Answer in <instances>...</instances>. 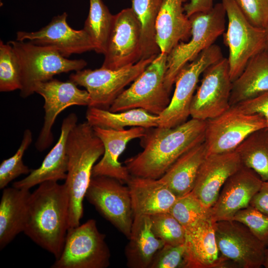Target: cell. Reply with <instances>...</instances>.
Segmentation results:
<instances>
[{
	"label": "cell",
	"instance_id": "obj_1",
	"mask_svg": "<svg viewBox=\"0 0 268 268\" xmlns=\"http://www.w3.org/2000/svg\"><path fill=\"white\" fill-rule=\"evenodd\" d=\"M206 121L192 118L173 128L146 129L143 150L125 163L132 176L158 179L182 154L204 141Z\"/></svg>",
	"mask_w": 268,
	"mask_h": 268
},
{
	"label": "cell",
	"instance_id": "obj_2",
	"mask_svg": "<svg viewBox=\"0 0 268 268\" xmlns=\"http://www.w3.org/2000/svg\"><path fill=\"white\" fill-rule=\"evenodd\" d=\"M68 218V197L65 184L45 181L31 193L23 232L57 259L64 245Z\"/></svg>",
	"mask_w": 268,
	"mask_h": 268
},
{
	"label": "cell",
	"instance_id": "obj_3",
	"mask_svg": "<svg viewBox=\"0 0 268 268\" xmlns=\"http://www.w3.org/2000/svg\"><path fill=\"white\" fill-rule=\"evenodd\" d=\"M104 152L102 141L87 121L77 124L69 132L67 142V175L64 183L68 197V228L80 225L83 201L92 169Z\"/></svg>",
	"mask_w": 268,
	"mask_h": 268
},
{
	"label": "cell",
	"instance_id": "obj_4",
	"mask_svg": "<svg viewBox=\"0 0 268 268\" xmlns=\"http://www.w3.org/2000/svg\"><path fill=\"white\" fill-rule=\"evenodd\" d=\"M226 17L222 2L215 4L208 11L197 12L189 17L191 23L190 40L180 42L167 55L165 84L169 92L183 67L213 45L224 33Z\"/></svg>",
	"mask_w": 268,
	"mask_h": 268
},
{
	"label": "cell",
	"instance_id": "obj_5",
	"mask_svg": "<svg viewBox=\"0 0 268 268\" xmlns=\"http://www.w3.org/2000/svg\"><path fill=\"white\" fill-rule=\"evenodd\" d=\"M15 51L20 65L21 88L20 95L25 98L33 94L35 85L53 79L57 74L83 69L86 62L69 60L52 47L40 46L29 42H8Z\"/></svg>",
	"mask_w": 268,
	"mask_h": 268
},
{
	"label": "cell",
	"instance_id": "obj_6",
	"mask_svg": "<svg viewBox=\"0 0 268 268\" xmlns=\"http://www.w3.org/2000/svg\"><path fill=\"white\" fill-rule=\"evenodd\" d=\"M167 54L160 53L144 71L116 99L109 110L119 112L141 108L160 115L170 102L165 84Z\"/></svg>",
	"mask_w": 268,
	"mask_h": 268
},
{
	"label": "cell",
	"instance_id": "obj_7",
	"mask_svg": "<svg viewBox=\"0 0 268 268\" xmlns=\"http://www.w3.org/2000/svg\"><path fill=\"white\" fill-rule=\"evenodd\" d=\"M110 252L105 235L99 232L96 221L91 219L68 228L60 257L52 268H106Z\"/></svg>",
	"mask_w": 268,
	"mask_h": 268
},
{
	"label": "cell",
	"instance_id": "obj_8",
	"mask_svg": "<svg viewBox=\"0 0 268 268\" xmlns=\"http://www.w3.org/2000/svg\"><path fill=\"white\" fill-rule=\"evenodd\" d=\"M156 56L117 69L102 67L93 70L82 69L71 74L69 80L87 91L90 99L88 107L109 110L125 87L133 82Z\"/></svg>",
	"mask_w": 268,
	"mask_h": 268
},
{
	"label": "cell",
	"instance_id": "obj_9",
	"mask_svg": "<svg viewBox=\"0 0 268 268\" xmlns=\"http://www.w3.org/2000/svg\"><path fill=\"white\" fill-rule=\"evenodd\" d=\"M227 27L224 41L228 48L229 74L233 82L242 73L249 61L264 50L265 29L252 24L233 0H222Z\"/></svg>",
	"mask_w": 268,
	"mask_h": 268
},
{
	"label": "cell",
	"instance_id": "obj_10",
	"mask_svg": "<svg viewBox=\"0 0 268 268\" xmlns=\"http://www.w3.org/2000/svg\"><path fill=\"white\" fill-rule=\"evenodd\" d=\"M223 57L220 48L214 44L183 67L175 79L169 104L159 115L158 127L173 128L187 121L200 76L206 68Z\"/></svg>",
	"mask_w": 268,
	"mask_h": 268
},
{
	"label": "cell",
	"instance_id": "obj_11",
	"mask_svg": "<svg viewBox=\"0 0 268 268\" xmlns=\"http://www.w3.org/2000/svg\"><path fill=\"white\" fill-rule=\"evenodd\" d=\"M259 114H248L232 105L221 115L206 120L204 143L207 155L235 151L252 133L266 129Z\"/></svg>",
	"mask_w": 268,
	"mask_h": 268
},
{
	"label": "cell",
	"instance_id": "obj_12",
	"mask_svg": "<svg viewBox=\"0 0 268 268\" xmlns=\"http://www.w3.org/2000/svg\"><path fill=\"white\" fill-rule=\"evenodd\" d=\"M97 210L129 238L134 219L128 186L105 176L92 177L85 197Z\"/></svg>",
	"mask_w": 268,
	"mask_h": 268
},
{
	"label": "cell",
	"instance_id": "obj_13",
	"mask_svg": "<svg viewBox=\"0 0 268 268\" xmlns=\"http://www.w3.org/2000/svg\"><path fill=\"white\" fill-rule=\"evenodd\" d=\"M232 84L227 58L223 57L206 68L192 100V118L206 121L229 108Z\"/></svg>",
	"mask_w": 268,
	"mask_h": 268
},
{
	"label": "cell",
	"instance_id": "obj_14",
	"mask_svg": "<svg viewBox=\"0 0 268 268\" xmlns=\"http://www.w3.org/2000/svg\"><path fill=\"white\" fill-rule=\"evenodd\" d=\"M216 243L221 254L242 268L263 266L267 246L243 223L234 220L214 222Z\"/></svg>",
	"mask_w": 268,
	"mask_h": 268
},
{
	"label": "cell",
	"instance_id": "obj_15",
	"mask_svg": "<svg viewBox=\"0 0 268 268\" xmlns=\"http://www.w3.org/2000/svg\"><path fill=\"white\" fill-rule=\"evenodd\" d=\"M34 92L44 99V124L35 143L37 150L43 151L53 142L52 128L59 114L71 106H88L89 95L86 90L79 89L70 80L65 82L53 78L37 83Z\"/></svg>",
	"mask_w": 268,
	"mask_h": 268
},
{
	"label": "cell",
	"instance_id": "obj_16",
	"mask_svg": "<svg viewBox=\"0 0 268 268\" xmlns=\"http://www.w3.org/2000/svg\"><path fill=\"white\" fill-rule=\"evenodd\" d=\"M141 28L131 8L114 15L102 67L117 69L140 60Z\"/></svg>",
	"mask_w": 268,
	"mask_h": 268
},
{
	"label": "cell",
	"instance_id": "obj_17",
	"mask_svg": "<svg viewBox=\"0 0 268 268\" xmlns=\"http://www.w3.org/2000/svg\"><path fill=\"white\" fill-rule=\"evenodd\" d=\"M67 13L64 12L53 17L48 24L38 31H18L16 40L52 47L67 58L72 54L94 51L95 45L88 34L83 29L72 28L67 22Z\"/></svg>",
	"mask_w": 268,
	"mask_h": 268
},
{
	"label": "cell",
	"instance_id": "obj_18",
	"mask_svg": "<svg viewBox=\"0 0 268 268\" xmlns=\"http://www.w3.org/2000/svg\"><path fill=\"white\" fill-rule=\"evenodd\" d=\"M262 183L254 171L243 166L226 181L209 209L212 221L232 220L238 211L250 205Z\"/></svg>",
	"mask_w": 268,
	"mask_h": 268
},
{
	"label": "cell",
	"instance_id": "obj_19",
	"mask_svg": "<svg viewBox=\"0 0 268 268\" xmlns=\"http://www.w3.org/2000/svg\"><path fill=\"white\" fill-rule=\"evenodd\" d=\"M184 268H223L231 266L218 248L210 215L185 228Z\"/></svg>",
	"mask_w": 268,
	"mask_h": 268
},
{
	"label": "cell",
	"instance_id": "obj_20",
	"mask_svg": "<svg viewBox=\"0 0 268 268\" xmlns=\"http://www.w3.org/2000/svg\"><path fill=\"white\" fill-rule=\"evenodd\" d=\"M243 166L236 151L207 155L192 191L208 209L216 201L226 181Z\"/></svg>",
	"mask_w": 268,
	"mask_h": 268
},
{
	"label": "cell",
	"instance_id": "obj_21",
	"mask_svg": "<svg viewBox=\"0 0 268 268\" xmlns=\"http://www.w3.org/2000/svg\"><path fill=\"white\" fill-rule=\"evenodd\" d=\"M95 134L101 140L104 152L101 160L93 168L92 177L105 176L127 183L131 175L126 166L119 162L120 155L131 140L143 136L146 129L132 127L128 130L117 131L93 127Z\"/></svg>",
	"mask_w": 268,
	"mask_h": 268
},
{
	"label": "cell",
	"instance_id": "obj_22",
	"mask_svg": "<svg viewBox=\"0 0 268 268\" xmlns=\"http://www.w3.org/2000/svg\"><path fill=\"white\" fill-rule=\"evenodd\" d=\"M78 118L74 113L63 120L58 141L45 157L41 166L31 170L22 180L14 182L12 186L18 189L30 190L33 187L48 181L66 180L67 175L68 157L67 142L68 134L77 124Z\"/></svg>",
	"mask_w": 268,
	"mask_h": 268
},
{
	"label": "cell",
	"instance_id": "obj_23",
	"mask_svg": "<svg viewBox=\"0 0 268 268\" xmlns=\"http://www.w3.org/2000/svg\"><path fill=\"white\" fill-rule=\"evenodd\" d=\"M127 184L134 217L169 212L178 198L159 179L131 175Z\"/></svg>",
	"mask_w": 268,
	"mask_h": 268
},
{
	"label": "cell",
	"instance_id": "obj_24",
	"mask_svg": "<svg viewBox=\"0 0 268 268\" xmlns=\"http://www.w3.org/2000/svg\"><path fill=\"white\" fill-rule=\"evenodd\" d=\"M187 0H164L155 25L156 41L160 53L168 54L191 36V23L184 10Z\"/></svg>",
	"mask_w": 268,
	"mask_h": 268
},
{
	"label": "cell",
	"instance_id": "obj_25",
	"mask_svg": "<svg viewBox=\"0 0 268 268\" xmlns=\"http://www.w3.org/2000/svg\"><path fill=\"white\" fill-rule=\"evenodd\" d=\"M31 193L14 187L5 188L0 201V249L25 229Z\"/></svg>",
	"mask_w": 268,
	"mask_h": 268
},
{
	"label": "cell",
	"instance_id": "obj_26",
	"mask_svg": "<svg viewBox=\"0 0 268 268\" xmlns=\"http://www.w3.org/2000/svg\"><path fill=\"white\" fill-rule=\"evenodd\" d=\"M129 239L125 254L127 265L132 268H149L155 255L165 245L153 233L148 215L134 217Z\"/></svg>",
	"mask_w": 268,
	"mask_h": 268
},
{
	"label": "cell",
	"instance_id": "obj_27",
	"mask_svg": "<svg viewBox=\"0 0 268 268\" xmlns=\"http://www.w3.org/2000/svg\"><path fill=\"white\" fill-rule=\"evenodd\" d=\"M207 155L203 141L182 154L158 179L177 197L189 194L194 187L200 168Z\"/></svg>",
	"mask_w": 268,
	"mask_h": 268
},
{
	"label": "cell",
	"instance_id": "obj_28",
	"mask_svg": "<svg viewBox=\"0 0 268 268\" xmlns=\"http://www.w3.org/2000/svg\"><path fill=\"white\" fill-rule=\"evenodd\" d=\"M268 92V53L263 50L248 62L232 82L230 106Z\"/></svg>",
	"mask_w": 268,
	"mask_h": 268
},
{
	"label": "cell",
	"instance_id": "obj_29",
	"mask_svg": "<svg viewBox=\"0 0 268 268\" xmlns=\"http://www.w3.org/2000/svg\"><path fill=\"white\" fill-rule=\"evenodd\" d=\"M86 119L92 127L117 131L126 127H141L148 129L158 127L159 116L141 108H135L119 112H112L95 107H88Z\"/></svg>",
	"mask_w": 268,
	"mask_h": 268
},
{
	"label": "cell",
	"instance_id": "obj_30",
	"mask_svg": "<svg viewBox=\"0 0 268 268\" xmlns=\"http://www.w3.org/2000/svg\"><path fill=\"white\" fill-rule=\"evenodd\" d=\"M164 0H131L133 11L141 28V60L160 53L156 41V21Z\"/></svg>",
	"mask_w": 268,
	"mask_h": 268
},
{
	"label": "cell",
	"instance_id": "obj_31",
	"mask_svg": "<svg viewBox=\"0 0 268 268\" xmlns=\"http://www.w3.org/2000/svg\"><path fill=\"white\" fill-rule=\"evenodd\" d=\"M235 151L243 166L254 171L263 181L268 180V131L253 132Z\"/></svg>",
	"mask_w": 268,
	"mask_h": 268
},
{
	"label": "cell",
	"instance_id": "obj_32",
	"mask_svg": "<svg viewBox=\"0 0 268 268\" xmlns=\"http://www.w3.org/2000/svg\"><path fill=\"white\" fill-rule=\"evenodd\" d=\"M114 15L102 0H89V10L83 29L95 45L94 51L105 54L111 31Z\"/></svg>",
	"mask_w": 268,
	"mask_h": 268
},
{
	"label": "cell",
	"instance_id": "obj_33",
	"mask_svg": "<svg viewBox=\"0 0 268 268\" xmlns=\"http://www.w3.org/2000/svg\"><path fill=\"white\" fill-rule=\"evenodd\" d=\"M21 88V67L11 45L0 41V91L9 92Z\"/></svg>",
	"mask_w": 268,
	"mask_h": 268
},
{
	"label": "cell",
	"instance_id": "obj_34",
	"mask_svg": "<svg viewBox=\"0 0 268 268\" xmlns=\"http://www.w3.org/2000/svg\"><path fill=\"white\" fill-rule=\"evenodd\" d=\"M32 141V134L29 129L24 131L21 144L15 153L3 160L0 165V189H3L12 180L22 174L31 171L24 164L23 156Z\"/></svg>",
	"mask_w": 268,
	"mask_h": 268
},
{
	"label": "cell",
	"instance_id": "obj_35",
	"mask_svg": "<svg viewBox=\"0 0 268 268\" xmlns=\"http://www.w3.org/2000/svg\"><path fill=\"white\" fill-rule=\"evenodd\" d=\"M209 210L190 192L178 197L169 213L185 228L209 215Z\"/></svg>",
	"mask_w": 268,
	"mask_h": 268
},
{
	"label": "cell",
	"instance_id": "obj_36",
	"mask_svg": "<svg viewBox=\"0 0 268 268\" xmlns=\"http://www.w3.org/2000/svg\"><path fill=\"white\" fill-rule=\"evenodd\" d=\"M150 217L153 233L165 244L177 245L184 243L185 228L170 213H157Z\"/></svg>",
	"mask_w": 268,
	"mask_h": 268
},
{
	"label": "cell",
	"instance_id": "obj_37",
	"mask_svg": "<svg viewBox=\"0 0 268 268\" xmlns=\"http://www.w3.org/2000/svg\"><path fill=\"white\" fill-rule=\"evenodd\" d=\"M232 220L246 226L260 241L268 246V215L249 205L238 211Z\"/></svg>",
	"mask_w": 268,
	"mask_h": 268
},
{
	"label": "cell",
	"instance_id": "obj_38",
	"mask_svg": "<svg viewBox=\"0 0 268 268\" xmlns=\"http://www.w3.org/2000/svg\"><path fill=\"white\" fill-rule=\"evenodd\" d=\"M185 254L184 243L165 244L155 255L149 268H184Z\"/></svg>",
	"mask_w": 268,
	"mask_h": 268
},
{
	"label": "cell",
	"instance_id": "obj_39",
	"mask_svg": "<svg viewBox=\"0 0 268 268\" xmlns=\"http://www.w3.org/2000/svg\"><path fill=\"white\" fill-rule=\"evenodd\" d=\"M253 25L265 29L268 23V0H233Z\"/></svg>",
	"mask_w": 268,
	"mask_h": 268
},
{
	"label": "cell",
	"instance_id": "obj_40",
	"mask_svg": "<svg viewBox=\"0 0 268 268\" xmlns=\"http://www.w3.org/2000/svg\"><path fill=\"white\" fill-rule=\"evenodd\" d=\"M234 105L245 113L263 116L267 122L266 130L268 131V92Z\"/></svg>",
	"mask_w": 268,
	"mask_h": 268
},
{
	"label": "cell",
	"instance_id": "obj_41",
	"mask_svg": "<svg viewBox=\"0 0 268 268\" xmlns=\"http://www.w3.org/2000/svg\"><path fill=\"white\" fill-rule=\"evenodd\" d=\"M250 205L268 215V180L263 181L260 189L252 199Z\"/></svg>",
	"mask_w": 268,
	"mask_h": 268
},
{
	"label": "cell",
	"instance_id": "obj_42",
	"mask_svg": "<svg viewBox=\"0 0 268 268\" xmlns=\"http://www.w3.org/2000/svg\"><path fill=\"white\" fill-rule=\"evenodd\" d=\"M214 0H190L184 4V10L188 17L194 13L207 12L213 7Z\"/></svg>",
	"mask_w": 268,
	"mask_h": 268
},
{
	"label": "cell",
	"instance_id": "obj_43",
	"mask_svg": "<svg viewBox=\"0 0 268 268\" xmlns=\"http://www.w3.org/2000/svg\"><path fill=\"white\" fill-rule=\"evenodd\" d=\"M265 44L264 50H265L268 53V23L267 25H266V27L265 28Z\"/></svg>",
	"mask_w": 268,
	"mask_h": 268
},
{
	"label": "cell",
	"instance_id": "obj_44",
	"mask_svg": "<svg viewBox=\"0 0 268 268\" xmlns=\"http://www.w3.org/2000/svg\"><path fill=\"white\" fill-rule=\"evenodd\" d=\"M263 266H264L266 268H268V248H267L266 251Z\"/></svg>",
	"mask_w": 268,
	"mask_h": 268
}]
</instances>
